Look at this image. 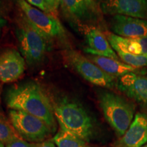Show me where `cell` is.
<instances>
[{
	"mask_svg": "<svg viewBox=\"0 0 147 147\" xmlns=\"http://www.w3.org/2000/svg\"><path fill=\"white\" fill-rule=\"evenodd\" d=\"M5 102L10 110L26 112L43 121L53 132L57 129L53 103L37 82L29 80L11 86L5 91Z\"/></svg>",
	"mask_w": 147,
	"mask_h": 147,
	"instance_id": "obj_1",
	"label": "cell"
},
{
	"mask_svg": "<svg viewBox=\"0 0 147 147\" xmlns=\"http://www.w3.org/2000/svg\"><path fill=\"white\" fill-rule=\"evenodd\" d=\"M52 103L55 119L61 129L71 132L87 142L94 138V121L80 102L62 95L55 97Z\"/></svg>",
	"mask_w": 147,
	"mask_h": 147,
	"instance_id": "obj_2",
	"label": "cell"
},
{
	"mask_svg": "<svg viewBox=\"0 0 147 147\" xmlns=\"http://www.w3.org/2000/svg\"><path fill=\"white\" fill-rule=\"evenodd\" d=\"M15 35L20 53L31 67L43 64L52 45L27 21L23 14L16 18Z\"/></svg>",
	"mask_w": 147,
	"mask_h": 147,
	"instance_id": "obj_3",
	"label": "cell"
},
{
	"mask_svg": "<svg viewBox=\"0 0 147 147\" xmlns=\"http://www.w3.org/2000/svg\"><path fill=\"white\" fill-rule=\"evenodd\" d=\"M97 97L106 121L119 137L123 136L134 119L135 104L107 90L99 91Z\"/></svg>",
	"mask_w": 147,
	"mask_h": 147,
	"instance_id": "obj_4",
	"label": "cell"
},
{
	"mask_svg": "<svg viewBox=\"0 0 147 147\" xmlns=\"http://www.w3.org/2000/svg\"><path fill=\"white\" fill-rule=\"evenodd\" d=\"M25 18L53 46L55 42L67 45V32L56 15L47 13L27 3L25 0H14Z\"/></svg>",
	"mask_w": 147,
	"mask_h": 147,
	"instance_id": "obj_5",
	"label": "cell"
},
{
	"mask_svg": "<svg viewBox=\"0 0 147 147\" xmlns=\"http://www.w3.org/2000/svg\"><path fill=\"white\" fill-rule=\"evenodd\" d=\"M63 57L66 63L90 83L109 89L117 87V78L105 72L87 57L76 50L70 48L65 49Z\"/></svg>",
	"mask_w": 147,
	"mask_h": 147,
	"instance_id": "obj_6",
	"label": "cell"
},
{
	"mask_svg": "<svg viewBox=\"0 0 147 147\" xmlns=\"http://www.w3.org/2000/svg\"><path fill=\"white\" fill-rule=\"evenodd\" d=\"M9 117L18 135L28 142H42L53 133L43 121L26 112L10 110Z\"/></svg>",
	"mask_w": 147,
	"mask_h": 147,
	"instance_id": "obj_7",
	"label": "cell"
},
{
	"mask_svg": "<svg viewBox=\"0 0 147 147\" xmlns=\"http://www.w3.org/2000/svg\"><path fill=\"white\" fill-rule=\"evenodd\" d=\"M116 88L147 111V75L127 74L117 78Z\"/></svg>",
	"mask_w": 147,
	"mask_h": 147,
	"instance_id": "obj_8",
	"label": "cell"
},
{
	"mask_svg": "<svg viewBox=\"0 0 147 147\" xmlns=\"http://www.w3.org/2000/svg\"><path fill=\"white\" fill-rule=\"evenodd\" d=\"M26 61L17 50L5 48L0 51V81L3 83L13 82L23 76Z\"/></svg>",
	"mask_w": 147,
	"mask_h": 147,
	"instance_id": "obj_9",
	"label": "cell"
},
{
	"mask_svg": "<svg viewBox=\"0 0 147 147\" xmlns=\"http://www.w3.org/2000/svg\"><path fill=\"white\" fill-rule=\"evenodd\" d=\"M100 9L105 14L124 15L147 21V0H103Z\"/></svg>",
	"mask_w": 147,
	"mask_h": 147,
	"instance_id": "obj_10",
	"label": "cell"
},
{
	"mask_svg": "<svg viewBox=\"0 0 147 147\" xmlns=\"http://www.w3.org/2000/svg\"><path fill=\"white\" fill-rule=\"evenodd\" d=\"M81 27L87 45L84 52L119 61L118 55L110 45L106 35L100 29L88 25H82Z\"/></svg>",
	"mask_w": 147,
	"mask_h": 147,
	"instance_id": "obj_11",
	"label": "cell"
},
{
	"mask_svg": "<svg viewBox=\"0 0 147 147\" xmlns=\"http://www.w3.org/2000/svg\"><path fill=\"white\" fill-rule=\"evenodd\" d=\"M113 34L127 38H138L147 36V21L124 15H115L110 20Z\"/></svg>",
	"mask_w": 147,
	"mask_h": 147,
	"instance_id": "obj_12",
	"label": "cell"
},
{
	"mask_svg": "<svg viewBox=\"0 0 147 147\" xmlns=\"http://www.w3.org/2000/svg\"><path fill=\"white\" fill-rule=\"evenodd\" d=\"M147 143V113H138L123 136L114 147H142Z\"/></svg>",
	"mask_w": 147,
	"mask_h": 147,
	"instance_id": "obj_13",
	"label": "cell"
},
{
	"mask_svg": "<svg viewBox=\"0 0 147 147\" xmlns=\"http://www.w3.org/2000/svg\"><path fill=\"white\" fill-rule=\"evenodd\" d=\"M62 14L67 21L76 25H84L94 15L89 10L84 0H60Z\"/></svg>",
	"mask_w": 147,
	"mask_h": 147,
	"instance_id": "obj_14",
	"label": "cell"
},
{
	"mask_svg": "<svg viewBox=\"0 0 147 147\" xmlns=\"http://www.w3.org/2000/svg\"><path fill=\"white\" fill-rule=\"evenodd\" d=\"M106 36L113 50L135 55L147 54V36L138 38H127L113 33L106 32Z\"/></svg>",
	"mask_w": 147,
	"mask_h": 147,
	"instance_id": "obj_15",
	"label": "cell"
},
{
	"mask_svg": "<svg viewBox=\"0 0 147 147\" xmlns=\"http://www.w3.org/2000/svg\"><path fill=\"white\" fill-rule=\"evenodd\" d=\"M87 57L97 66H99L102 70L117 79L129 73L146 74V72L144 68H135L123 62H121L120 61L114 59L93 55H89Z\"/></svg>",
	"mask_w": 147,
	"mask_h": 147,
	"instance_id": "obj_16",
	"label": "cell"
},
{
	"mask_svg": "<svg viewBox=\"0 0 147 147\" xmlns=\"http://www.w3.org/2000/svg\"><path fill=\"white\" fill-rule=\"evenodd\" d=\"M53 141L57 147H89L82 138L62 129L55 134Z\"/></svg>",
	"mask_w": 147,
	"mask_h": 147,
	"instance_id": "obj_17",
	"label": "cell"
},
{
	"mask_svg": "<svg viewBox=\"0 0 147 147\" xmlns=\"http://www.w3.org/2000/svg\"><path fill=\"white\" fill-rule=\"evenodd\" d=\"M116 53L123 63L131 67L137 69H143L147 67V54L135 55L121 51H116Z\"/></svg>",
	"mask_w": 147,
	"mask_h": 147,
	"instance_id": "obj_18",
	"label": "cell"
},
{
	"mask_svg": "<svg viewBox=\"0 0 147 147\" xmlns=\"http://www.w3.org/2000/svg\"><path fill=\"white\" fill-rule=\"evenodd\" d=\"M17 137L19 136L11 123L3 117H0V142L6 144Z\"/></svg>",
	"mask_w": 147,
	"mask_h": 147,
	"instance_id": "obj_19",
	"label": "cell"
},
{
	"mask_svg": "<svg viewBox=\"0 0 147 147\" xmlns=\"http://www.w3.org/2000/svg\"><path fill=\"white\" fill-rule=\"evenodd\" d=\"M60 0H45V12L57 16Z\"/></svg>",
	"mask_w": 147,
	"mask_h": 147,
	"instance_id": "obj_20",
	"label": "cell"
},
{
	"mask_svg": "<svg viewBox=\"0 0 147 147\" xmlns=\"http://www.w3.org/2000/svg\"><path fill=\"white\" fill-rule=\"evenodd\" d=\"M5 147H36L34 144L25 141L21 137H17L5 144Z\"/></svg>",
	"mask_w": 147,
	"mask_h": 147,
	"instance_id": "obj_21",
	"label": "cell"
},
{
	"mask_svg": "<svg viewBox=\"0 0 147 147\" xmlns=\"http://www.w3.org/2000/svg\"><path fill=\"white\" fill-rule=\"evenodd\" d=\"M84 1L93 15L96 16L97 14H98L100 9L98 8L97 0H84Z\"/></svg>",
	"mask_w": 147,
	"mask_h": 147,
	"instance_id": "obj_22",
	"label": "cell"
},
{
	"mask_svg": "<svg viewBox=\"0 0 147 147\" xmlns=\"http://www.w3.org/2000/svg\"><path fill=\"white\" fill-rule=\"evenodd\" d=\"M29 4L45 12V0H25Z\"/></svg>",
	"mask_w": 147,
	"mask_h": 147,
	"instance_id": "obj_23",
	"label": "cell"
},
{
	"mask_svg": "<svg viewBox=\"0 0 147 147\" xmlns=\"http://www.w3.org/2000/svg\"><path fill=\"white\" fill-rule=\"evenodd\" d=\"M36 147H57L55 146L54 142H51V141H45L42 142L40 144H37Z\"/></svg>",
	"mask_w": 147,
	"mask_h": 147,
	"instance_id": "obj_24",
	"label": "cell"
},
{
	"mask_svg": "<svg viewBox=\"0 0 147 147\" xmlns=\"http://www.w3.org/2000/svg\"><path fill=\"white\" fill-rule=\"evenodd\" d=\"M5 18H3L2 14H1V10H0V38H1V32H2L3 27L5 26Z\"/></svg>",
	"mask_w": 147,
	"mask_h": 147,
	"instance_id": "obj_25",
	"label": "cell"
},
{
	"mask_svg": "<svg viewBox=\"0 0 147 147\" xmlns=\"http://www.w3.org/2000/svg\"><path fill=\"white\" fill-rule=\"evenodd\" d=\"M0 147H5V146L4 145V144H3V143L0 142Z\"/></svg>",
	"mask_w": 147,
	"mask_h": 147,
	"instance_id": "obj_26",
	"label": "cell"
},
{
	"mask_svg": "<svg viewBox=\"0 0 147 147\" xmlns=\"http://www.w3.org/2000/svg\"><path fill=\"white\" fill-rule=\"evenodd\" d=\"M3 117L2 115H1V104H0V117Z\"/></svg>",
	"mask_w": 147,
	"mask_h": 147,
	"instance_id": "obj_27",
	"label": "cell"
},
{
	"mask_svg": "<svg viewBox=\"0 0 147 147\" xmlns=\"http://www.w3.org/2000/svg\"><path fill=\"white\" fill-rule=\"evenodd\" d=\"M142 147H147V143H146V144H145V145H144V146H143Z\"/></svg>",
	"mask_w": 147,
	"mask_h": 147,
	"instance_id": "obj_28",
	"label": "cell"
}]
</instances>
